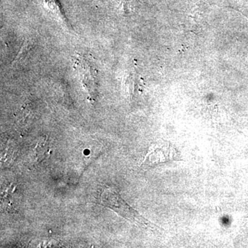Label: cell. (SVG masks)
Wrapping results in <instances>:
<instances>
[{"label":"cell","instance_id":"cell-4","mask_svg":"<svg viewBox=\"0 0 248 248\" xmlns=\"http://www.w3.org/2000/svg\"><path fill=\"white\" fill-rule=\"evenodd\" d=\"M18 148L14 141L6 140L1 143V166L9 168L14 164L17 155Z\"/></svg>","mask_w":248,"mask_h":248},{"label":"cell","instance_id":"cell-5","mask_svg":"<svg viewBox=\"0 0 248 248\" xmlns=\"http://www.w3.org/2000/svg\"><path fill=\"white\" fill-rule=\"evenodd\" d=\"M50 144L48 139L41 138L36 143L34 148V156L37 162H42L47 159L50 155Z\"/></svg>","mask_w":248,"mask_h":248},{"label":"cell","instance_id":"cell-2","mask_svg":"<svg viewBox=\"0 0 248 248\" xmlns=\"http://www.w3.org/2000/svg\"><path fill=\"white\" fill-rule=\"evenodd\" d=\"M74 66L91 100L94 102L98 94L97 71L91 59L84 55H78L74 62Z\"/></svg>","mask_w":248,"mask_h":248},{"label":"cell","instance_id":"cell-1","mask_svg":"<svg viewBox=\"0 0 248 248\" xmlns=\"http://www.w3.org/2000/svg\"><path fill=\"white\" fill-rule=\"evenodd\" d=\"M100 200L103 205L111 209L121 217L135 223L138 226L153 231H159V227L155 226L142 217L135 209L129 205L113 189L110 187L104 189L101 195Z\"/></svg>","mask_w":248,"mask_h":248},{"label":"cell","instance_id":"cell-3","mask_svg":"<svg viewBox=\"0 0 248 248\" xmlns=\"http://www.w3.org/2000/svg\"><path fill=\"white\" fill-rule=\"evenodd\" d=\"M177 157H179V155L170 143L163 147L153 146L145 156L142 166L153 167L168 161L180 159Z\"/></svg>","mask_w":248,"mask_h":248}]
</instances>
